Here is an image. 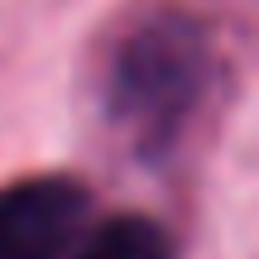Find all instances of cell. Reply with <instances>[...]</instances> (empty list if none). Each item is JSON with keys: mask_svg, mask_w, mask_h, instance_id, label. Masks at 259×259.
<instances>
[{"mask_svg": "<svg viewBox=\"0 0 259 259\" xmlns=\"http://www.w3.org/2000/svg\"><path fill=\"white\" fill-rule=\"evenodd\" d=\"M87 211V187L63 173L0 187V259H67Z\"/></svg>", "mask_w": 259, "mask_h": 259, "instance_id": "obj_2", "label": "cell"}, {"mask_svg": "<svg viewBox=\"0 0 259 259\" xmlns=\"http://www.w3.org/2000/svg\"><path fill=\"white\" fill-rule=\"evenodd\" d=\"M206 82V44L187 19H158L130 38L115 67V111L158 144L183 125L187 106Z\"/></svg>", "mask_w": 259, "mask_h": 259, "instance_id": "obj_1", "label": "cell"}, {"mask_svg": "<svg viewBox=\"0 0 259 259\" xmlns=\"http://www.w3.org/2000/svg\"><path fill=\"white\" fill-rule=\"evenodd\" d=\"M77 259H173V240L158 221L149 216H111L106 226H96V235L82 245Z\"/></svg>", "mask_w": 259, "mask_h": 259, "instance_id": "obj_3", "label": "cell"}]
</instances>
